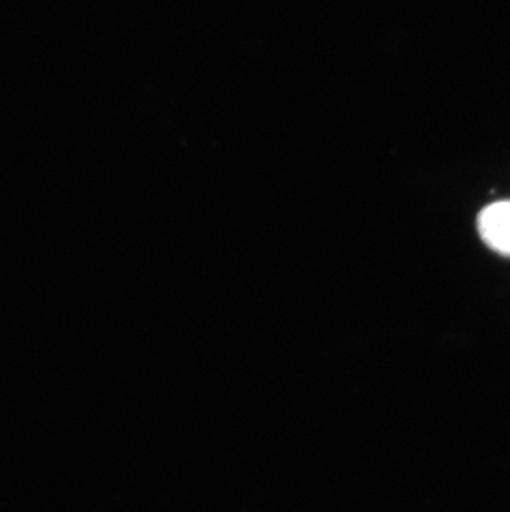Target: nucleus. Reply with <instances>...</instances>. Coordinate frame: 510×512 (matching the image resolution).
<instances>
[{"mask_svg": "<svg viewBox=\"0 0 510 512\" xmlns=\"http://www.w3.org/2000/svg\"><path fill=\"white\" fill-rule=\"evenodd\" d=\"M477 231L489 249L510 257V201H497L481 209Z\"/></svg>", "mask_w": 510, "mask_h": 512, "instance_id": "1", "label": "nucleus"}]
</instances>
